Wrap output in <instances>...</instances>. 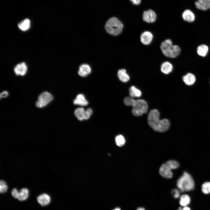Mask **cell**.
<instances>
[{"label":"cell","mask_w":210,"mask_h":210,"mask_svg":"<svg viewBox=\"0 0 210 210\" xmlns=\"http://www.w3.org/2000/svg\"><path fill=\"white\" fill-rule=\"evenodd\" d=\"M160 113L157 110H151L148 116V123L150 126L155 131L163 132L169 129L170 123L166 119L160 120Z\"/></svg>","instance_id":"obj_1"},{"label":"cell","mask_w":210,"mask_h":210,"mask_svg":"<svg viewBox=\"0 0 210 210\" xmlns=\"http://www.w3.org/2000/svg\"><path fill=\"white\" fill-rule=\"evenodd\" d=\"M124 102L125 105L132 106V112L134 116H141L147 111L148 105L144 100H135L131 97H127L124 99Z\"/></svg>","instance_id":"obj_2"},{"label":"cell","mask_w":210,"mask_h":210,"mask_svg":"<svg viewBox=\"0 0 210 210\" xmlns=\"http://www.w3.org/2000/svg\"><path fill=\"white\" fill-rule=\"evenodd\" d=\"M160 48L162 53L165 56L171 58L177 57L180 54L181 49L177 45H173L170 39L165 40L162 43Z\"/></svg>","instance_id":"obj_3"},{"label":"cell","mask_w":210,"mask_h":210,"mask_svg":"<svg viewBox=\"0 0 210 210\" xmlns=\"http://www.w3.org/2000/svg\"><path fill=\"white\" fill-rule=\"evenodd\" d=\"M123 25L117 18L113 17L109 18L105 25V29L109 34L117 36L120 34L123 30Z\"/></svg>","instance_id":"obj_4"},{"label":"cell","mask_w":210,"mask_h":210,"mask_svg":"<svg viewBox=\"0 0 210 210\" xmlns=\"http://www.w3.org/2000/svg\"><path fill=\"white\" fill-rule=\"evenodd\" d=\"M177 186L181 192L189 191L194 189L195 183L191 176L188 172H184L178 180Z\"/></svg>","instance_id":"obj_5"},{"label":"cell","mask_w":210,"mask_h":210,"mask_svg":"<svg viewBox=\"0 0 210 210\" xmlns=\"http://www.w3.org/2000/svg\"><path fill=\"white\" fill-rule=\"evenodd\" d=\"M53 99V95L50 93L45 91L41 93L36 102V106L39 108L44 107L50 102Z\"/></svg>","instance_id":"obj_6"},{"label":"cell","mask_w":210,"mask_h":210,"mask_svg":"<svg viewBox=\"0 0 210 210\" xmlns=\"http://www.w3.org/2000/svg\"><path fill=\"white\" fill-rule=\"evenodd\" d=\"M142 16L143 20L149 23L154 22L156 19V13L151 9H148L144 11Z\"/></svg>","instance_id":"obj_7"},{"label":"cell","mask_w":210,"mask_h":210,"mask_svg":"<svg viewBox=\"0 0 210 210\" xmlns=\"http://www.w3.org/2000/svg\"><path fill=\"white\" fill-rule=\"evenodd\" d=\"M159 172L163 177L167 178H170L173 176V174L171 169L164 163L160 166Z\"/></svg>","instance_id":"obj_8"},{"label":"cell","mask_w":210,"mask_h":210,"mask_svg":"<svg viewBox=\"0 0 210 210\" xmlns=\"http://www.w3.org/2000/svg\"><path fill=\"white\" fill-rule=\"evenodd\" d=\"M153 35L149 31H146L143 32L140 36V40L141 42L145 45L150 44L152 41Z\"/></svg>","instance_id":"obj_9"},{"label":"cell","mask_w":210,"mask_h":210,"mask_svg":"<svg viewBox=\"0 0 210 210\" xmlns=\"http://www.w3.org/2000/svg\"><path fill=\"white\" fill-rule=\"evenodd\" d=\"M195 4L197 8L201 10L206 11L210 9V0H197Z\"/></svg>","instance_id":"obj_10"},{"label":"cell","mask_w":210,"mask_h":210,"mask_svg":"<svg viewBox=\"0 0 210 210\" xmlns=\"http://www.w3.org/2000/svg\"><path fill=\"white\" fill-rule=\"evenodd\" d=\"M38 203L42 206L48 205L51 200L50 195L46 193H43L38 196L37 198Z\"/></svg>","instance_id":"obj_11"},{"label":"cell","mask_w":210,"mask_h":210,"mask_svg":"<svg viewBox=\"0 0 210 210\" xmlns=\"http://www.w3.org/2000/svg\"><path fill=\"white\" fill-rule=\"evenodd\" d=\"M27 66L24 62L17 64L14 67V71L18 76H23L25 75L27 71Z\"/></svg>","instance_id":"obj_12"},{"label":"cell","mask_w":210,"mask_h":210,"mask_svg":"<svg viewBox=\"0 0 210 210\" xmlns=\"http://www.w3.org/2000/svg\"><path fill=\"white\" fill-rule=\"evenodd\" d=\"M91 71V69L90 66L87 64H84L80 66L78 74L80 76L85 77L89 74Z\"/></svg>","instance_id":"obj_13"},{"label":"cell","mask_w":210,"mask_h":210,"mask_svg":"<svg viewBox=\"0 0 210 210\" xmlns=\"http://www.w3.org/2000/svg\"><path fill=\"white\" fill-rule=\"evenodd\" d=\"M182 17L184 21L189 22H193L195 19V16L194 13L188 9L184 11L182 14Z\"/></svg>","instance_id":"obj_14"},{"label":"cell","mask_w":210,"mask_h":210,"mask_svg":"<svg viewBox=\"0 0 210 210\" xmlns=\"http://www.w3.org/2000/svg\"><path fill=\"white\" fill-rule=\"evenodd\" d=\"M73 103L75 105H78L83 106H86L88 102L85 99L84 96L82 94H78L74 100Z\"/></svg>","instance_id":"obj_15"},{"label":"cell","mask_w":210,"mask_h":210,"mask_svg":"<svg viewBox=\"0 0 210 210\" xmlns=\"http://www.w3.org/2000/svg\"><path fill=\"white\" fill-rule=\"evenodd\" d=\"M183 80L187 85H191L195 83L196 78L193 74L191 73H188L183 77Z\"/></svg>","instance_id":"obj_16"},{"label":"cell","mask_w":210,"mask_h":210,"mask_svg":"<svg viewBox=\"0 0 210 210\" xmlns=\"http://www.w3.org/2000/svg\"><path fill=\"white\" fill-rule=\"evenodd\" d=\"M173 69L172 64L169 62L166 61L163 63L161 66V70L164 74H166L171 73Z\"/></svg>","instance_id":"obj_17"},{"label":"cell","mask_w":210,"mask_h":210,"mask_svg":"<svg viewBox=\"0 0 210 210\" xmlns=\"http://www.w3.org/2000/svg\"><path fill=\"white\" fill-rule=\"evenodd\" d=\"M118 76L119 79L123 82H126L130 80L129 75L127 73L125 69H119L118 71Z\"/></svg>","instance_id":"obj_18"},{"label":"cell","mask_w":210,"mask_h":210,"mask_svg":"<svg viewBox=\"0 0 210 210\" xmlns=\"http://www.w3.org/2000/svg\"><path fill=\"white\" fill-rule=\"evenodd\" d=\"M29 195L28 190L26 188H22L19 191V196L18 199L20 201L25 200L28 198Z\"/></svg>","instance_id":"obj_19"},{"label":"cell","mask_w":210,"mask_h":210,"mask_svg":"<svg viewBox=\"0 0 210 210\" xmlns=\"http://www.w3.org/2000/svg\"><path fill=\"white\" fill-rule=\"evenodd\" d=\"M19 28L21 30L25 31L28 29L30 26V21L28 19H26L20 23L18 25Z\"/></svg>","instance_id":"obj_20"},{"label":"cell","mask_w":210,"mask_h":210,"mask_svg":"<svg viewBox=\"0 0 210 210\" xmlns=\"http://www.w3.org/2000/svg\"><path fill=\"white\" fill-rule=\"evenodd\" d=\"M208 50V47L206 45L202 44L198 46L197 49V52L199 55L205 57L207 54Z\"/></svg>","instance_id":"obj_21"},{"label":"cell","mask_w":210,"mask_h":210,"mask_svg":"<svg viewBox=\"0 0 210 210\" xmlns=\"http://www.w3.org/2000/svg\"><path fill=\"white\" fill-rule=\"evenodd\" d=\"M190 202V198L187 195H183L180 197L179 204L183 207L187 206L189 204Z\"/></svg>","instance_id":"obj_22"},{"label":"cell","mask_w":210,"mask_h":210,"mask_svg":"<svg viewBox=\"0 0 210 210\" xmlns=\"http://www.w3.org/2000/svg\"><path fill=\"white\" fill-rule=\"evenodd\" d=\"M129 94L132 98L139 97H141V93L140 90L134 86H132L129 89Z\"/></svg>","instance_id":"obj_23"},{"label":"cell","mask_w":210,"mask_h":210,"mask_svg":"<svg viewBox=\"0 0 210 210\" xmlns=\"http://www.w3.org/2000/svg\"><path fill=\"white\" fill-rule=\"evenodd\" d=\"M85 110L82 107L77 108L74 111V114L78 119L80 120H84V115Z\"/></svg>","instance_id":"obj_24"},{"label":"cell","mask_w":210,"mask_h":210,"mask_svg":"<svg viewBox=\"0 0 210 210\" xmlns=\"http://www.w3.org/2000/svg\"><path fill=\"white\" fill-rule=\"evenodd\" d=\"M165 163L171 170L176 169L179 167V163L174 160H170Z\"/></svg>","instance_id":"obj_25"},{"label":"cell","mask_w":210,"mask_h":210,"mask_svg":"<svg viewBox=\"0 0 210 210\" xmlns=\"http://www.w3.org/2000/svg\"><path fill=\"white\" fill-rule=\"evenodd\" d=\"M115 141L116 145L119 147L123 146L125 142L124 137L121 135L117 136L116 137Z\"/></svg>","instance_id":"obj_26"},{"label":"cell","mask_w":210,"mask_h":210,"mask_svg":"<svg viewBox=\"0 0 210 210\" xmlns=\"http://www.w3.org/2000/svg\"><path fill=\"white\" fill-rule=\"evenodd\" d=\"M202 190L205 194L210 193V182H205L203 184L202 186Z\"/></svg>","instance_id":"obj_27"},{"label":"cell","mask_w":210,"mask_h":210,"mask_svg":"<svg viewBox=\"0 0 210 210\" xmlns=\"http://www.w3.org/2000/svg\"><path fill=\"white\" fill-rule=\"evenodd\" d=\"M8 190V186L6 182L2 180L0 181V192L1 193L6 192Z\"/></svg>","instance_id":"obj_28"},{"label":"cell","mask_w":210,"mask_h":210,"mask_svg":"<svg viewBox=\"0 0 210 210\" xmlns=\"http://www.w3.org/2000/svg\"><path fill=\"white\" fill-rule=\"evenodd\" d=\"M92 113V111L90 108H88L86 110H85L84 119L85 120L88 119L90 117Z\"/></svg>","instance_id":"obj_29"},{"label":"cell","mask_w":210,"mask_h":210,"mask_svg":"<svg viewBox=\"0 0 210 210\" xmlns=\"http://www.w3.org/2000/svg\"><path fill=\"white\" fill-rule=\"evenodd\" d=\"M172 194L175 198H178L180 196V192L177 189H174L172 191Z\"/></svg>","instance_id":"obj_30"},{"label":"cell","mask_w":210,"mask_h":210,"mask_svg":"<svg viewBox=\"0 0 210 210\" xmlns=\"http://www.w3.org/2000/svg\"><path fill=\"white\" fill-rule=\"evenodd\" d=\"M19 191L16 188H13L11 191L12 196L15 198H18L19 196Z\"/></svg>","instance_id":"obj_31"},{"label":"cell","mask_w":210,"mask_h":210,"mask_svg":"<svg viewBox=\"0 0 210 210\" xmlns=\"http://www.w3.org/2000/svg\"><path fill=\"white\" fill-rule=\"evenodd\" d=\"M8 95V92L6 91H4L2 92L0 94L1 98H5L7 97Z\"/></svg>","instance_id":"obj_32"},{"label":"cell","mask_w":210,"mask_h":210,"mask_svg":"<svg viewBox=\"0 0 210 210\" xmlns=\"http://www.w3.org/2000/svg\"><path fill=\"white\" fill-rule=\"evenodd\" d=\"M132 3L135 5H139L141 2V0H130Z\"/></svg>","instance_id":"obj_33"},{"label":"cell","mask_w":210,"mask_h":210,"mask_svg":"<svg viewBox=\"0 0 210 210\" xmlns=\"http://www.w3.org/2000/svg\"><path fill=\"white\" fill-rule=\"evenodd\" d=\"M177 210H191V209L189 207L186 206L183 207H180Z\"/></svg>","instance_id":"obj_34"},{"label":"cell","mask_w":210,"mask_h":210,"mask_svg":"<svg viewBox=\"0 0 210 210\" xmlns=\"http://www.w3.org/2000/svg\"><path fill=\"white\" fill-rule=\"evenodd\" d=\"M136 210H146L144 208L139 207L137 208Z\"/></svg>","instance_id":"obj_35"},{"label":"cell","mask_w":210,"mask_h":210,"mask_svg":"<svg viewBox=\"0 0 210 210\" xmlns=\"http://www.w3.org/2000/svg\"><path fill=\"white\" fill-rule=\"evenodd\" d=\"M113 210H121V209L119 207H117L115 208Z\"/></svg>","instance_id":"obj_36"}]
</instances>
